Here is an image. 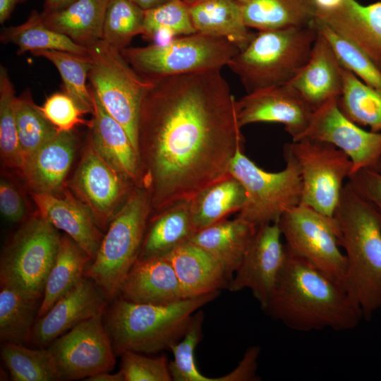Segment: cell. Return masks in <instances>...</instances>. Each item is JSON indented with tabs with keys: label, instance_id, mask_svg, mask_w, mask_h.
I'll return each mask as SVG.
<instances>
[{
	"label": "cell",
	"instance_id": "cell-1",
	"mask_svg": "<svg viewBox=\"0 0 381 381\" xmlns=\"http://www.w3.org/2000/svg\"><path fill=\"white\" fill-rule=\"evenodd\" d=\"M150 78L137 150L152 216L228 176L244 138L236 99L220 70Z\"/></svg>",
	"mask_w": 381,
	"mask_h": 381
},
{
	"label": "cell",
	"instance_id": "cell-2",
	"mask_svg": "<svg viewBox=\"0 0 381 381\" xmlns=\"http://www.w3.org/2000/svg\"><path fill=\"white\" fill-rule=\"evenodd\" d=\"M286 249L284 266L262 310L298 332L355 329L363 317L344 286Z\"/></svg>",
	"mask_w": 381,
	"mask_h": 381
},
{
	"label": "cell",
	"instance_id": "cell-3",
	"mask_svg": "<svg viewBox=\"0 0 381 381\" xmlns=\"http://www.w3.org/2000/svg\"><path fill=\"white\" fill-rule=\"evenodd\" d=\"M334 217L346 260L343 286L370 320L381 309V212L348 181Z\"/></svg>",
	"mask_w": 381,
	"mask_h": 381
},
{
	"label": "cell",
	"instance_id": "cell-4",
	"mask_svg": "<svg viewBox=\"0 0 381 381\" xmlns=\"http://www.w3.org/2000/svg\"><path fill=\"white\" fill-rule=\"evenodd\" d=\"M219 294L167 305L135 303L116 296L104 311V324L116 356L126 351L152 354L170 351L184 337L194 313Z\"/></svg>",
	"mask_w": 381,
	"mask_h": 381
},
{
	"label": "cell",
	"instance_id": "cell-5",
	"mask_svg": "<svg viewBox=\"0 0 381 381\" xmlns=\"http://www.w3.org/2000/svg\"><path fill=\"white\" fill-rule=\"evenodd\" d=\"M318 31L307 27L258 31L227 66L247 93L289 83L309 59Z\"/></svg>",
	"mask_w": 381,
	"mask_h": 381
},
{
	"label": "cell",
	"instance_id": "cell-6",
	"mask_svg": "<svg viewBox=\"0 0 381 381\" xmlns=\"http://www.w3.org/2000/svg\"><path fill=\"white\" fill-rule=\"evenodd\" d=\"M152 213L147 191L134 186L111 219L95 258L85 276L92 279L108 301L118 295L120 286L139 258Z\"/></svg>",
	"mask_w": 381,
	"mask_h": 381
},
{
	"label": "cell",
	"instance_id": "cell-7",
	"mask_svg": "<svg viewBox=\"0 0 381 381\" xmlns=\"http://www.w3.org/2000/svg\"><path fill=\"white\" fill-rule=\"evenodd\" d=\"M86 47L91 61L90 87L108 114L124 128L138 153L140 109L151 79L137 72L120 50L102 39Z\"/></svg>",
	"mask_w": 381,
	"mask_h": 381
},
{
	"label": "cell",
	"instance_id": "cell-8",
	"mask_svg": "<svg viewBox=\"0 0 381 381\" xmlns=\"http://www.w3.org/2000/svg\"><path fill=\"white\" fill-rule=\"evenodd\" d=\"M60 238L57 229L38 213L23 222L2 250L1 286L42 299Z\"/></svg>",
	"mask_w": 381,
	"mask_h": 381
},
{
	"label": "cell",
	"instance_id": "cell-9",
	"mask_svg": "<svg viewBox=\"0 0 381 381\" xmlns=\"http://www.w3.org/2000/svg\"><path fill=\"white\" fill-rule=\"evenodd\" d=\"M239 51L226 39L195 32L164 44L126 47L121 52L140 74L157 78L221 70Z\"/></svg>",
	"mask_w": 381,
	"mask_h": 381
},
{
	"label": "cell",
	"instance_id": "cell-10",
	"mask_svg": "<svg viewBox=\"0 0 381 381\" xmlns=\"http://www.w3.org/2000/svg\"><path fill=\"white\" fill-rule=\"evenodd\" d=\"M285 168L279 172H267L237 151L229 173L243 186L247 195L244 207L238 214L257 226L277 223L287 210L301 203L302 179L298 166L284 147Z\"/></svg>",
	"mask_w": 381,
	"mask_h": 381
},
{
	"label": "cell",
	"instance_id": "cell-11",
	"mask_svg": "<svg viewBox=\"0 0 381 381\" xmlns=\"http://www.w3.org/2000/svg\"><path fill=\"white\" fill-rule=\"evenodd\" d=\"M295 159L302 179L301 205L333 217L344 183L352 171L349 157L334 145L309 138L284 146Z\"/></svg>",
	"mask_w": 381,
	"mask_h": 381
},
{
	"label": "cell",
	"instance_id": "cell-12",
	"mask_svg": "<svg viewBox=\"0 0 381 381\" xmlns=\"http://www.w3.org/2000/svg\"><path fill=\"white\" fill-rule=\"evenodd\" d=\"M277 223L289 249L343 286L346 260L334 216L300 204L285 212Z\"/></svg>",
	"mask_w": 381,
	"mask_h": 381
},
{
	"label": "cell",
	"instance_id": "cell-13",
	"mask_svg": "<svg viewBox=\"0 0 381 381\" xmlns=\"http://www.w3.org/2000/svg\"><path fill=\"white\" fill-rule=\"evenodd\" d=\"M104 311L78 324L47 347L61 380H85L114 369L116 354L103 322Z\"/></svg>",
	"mask_w": 381,
	"mask_h": 381
},
{
	"label": "cell",
	"instance_id": "cell-14",
	"mask_svg": "<svg viewBox=\"0 0 381 381\" xmlns=\"http://www.w3.org/2000/svg\"><path fill=\"white\" fill-rule=\"evenodd\" d=\"M134 185L111 167L87 140L67 187L91 211L102 231L124 203Z\"/></svg>",
	"mask_w": 381,
	"mask_h": 381
},
{
	"label": "cell",
	"instance_id": "cell-15",
	"mask_svg": "<svg viewBox=\"0 0 381 381\" xmlns=\"http://www.w3.org/2000/svg\"><path fill=\"white\" fill-rule=\"evenodd\" d=\"M302 138L327 143L345 152L352 162L351 175L363 169H377L381 163V132L365 131L346 118L337 97L313 111L307 129L298 140Z\"/></svg>",
	"mask_w": 381,
	"mask_h": 381
},
{
	"label": "cell",
	"instance_id": "cell-16",
	"mask_svg": "<svg viewBox=\"0 0 381 381\" xmlns=\"http://www.w3.org/2000/svg\"><path fill=\"white\" fill-rule=\"evenodd\" d=\"M278 223L258 226L255 234L228 289H249L262 308L267 302L284 266L286 249Z\"/></svg>",
	"mask_w": 381,
	"mask_h": 381
},
{
	"label": "cell",
	"instance_id": "cell-17",
	"mask_svg": "<svg viewBox=\"0 0 381 381\" xmlns=\"http://www.w3.org/2000/svg\"><path fill=\"white\" fill-rule=\"evenodd\" d=\"M241 128L254 123H279L297 140L307 129L313 109L289 83L246 93L236 100Z\"/></svg>",
	"mask_w": 381,
	"mask_h": 381
},
{
	"label": "cell",
	"instance_id": "cell-18",
	"mask_svg": "<svg viewBox=\"0 0 381 381\" xmlns=\"http://www.w3.org/2000/svg\"><path fill=\"white\" fill-rule=\"evenodd\" d=\"M108 299L98 285L84 276L37 319L30 341L43 348L78 324L104 312Z\"/></svg>",
	"mask_w": 381,
	"mask_h": 381
},
{
	"label": "cell",
	"instance_id": "cell-19",
	"mask_svg": "<svg viewBox=\"0 0 381 381\" xmlns=\"http://www.w3.org/2000/svg\"><path fill=\"white\" fill-rule=\"evenodd\" d=\"M77 146L73 131H58L33 152L19 171L30 193H61L67 187Z\"/></svg>",
	"mask_w": 381,
	"mask_h": 381
},
{
	"label": "cell",
	"instance_id": "cell-20",
	"mask_svg": "<svg viewBox=\"0 0 381 381\" xmlns=\"http://www.w3.org/2000/svg\"><path fill=\"white\" fill-rule=\"evenodd\" d=\"M38 214L95 258L104 236L90 210L66 187L60 194L30 193Z\"/></svg>",
	"mask_w": 381,
	"mask_h": 381
},
{
	"label": "cell",
	"instance_id": "cell-21",
	"mask_svg": "<svg viewBox=\"0 0 381 381\" xmlns=\"http://www.w3.org/2000/svg\"><path fill=\"white\" fill-rule=\"evenodd\" d=\"M117 296L153 305L186 299L171 264L163 255L138 258L123 280Z\"/></svg>",
	"mask_w": 381,
	"mask_h": 381
},
{
	"label": "cell",
	"instance_id": "cell-22",
	"mask_svg": "<svg viewBox=\"0 0 381 381\" xmlns=\"http://www.w3.org/2000/svg\"><path fill=\"white\" fill-rule=\"evenodd\" d=\"M93 111L88 142L95 152L114 169L141 187L138 153L124 128L105 110L91 87Z\"/></svg>",
	"mask_w": 381,
	"mask_h": 381
},
{
	"label": "cell",
	"instance_id": "cell-23",
	"mask_svg": "<svg viewBox=\"0 0 381 381\" xmlns=\"http://www.w3.org/2000/svg\"><path fill=\"white\" fill-rule=\"evenodd\" d=\"M315 18L358 47L381 71V0L368 5L344 0L333 11L317 12Z\"/></svg>",
	"mask_w": 381,
	"mask_h": 381
},
{
	"label": "cell",
	"instance_id": "cell-24",
	"mask_svg": "<svg viewBox=\"0 0 381 381\" xmlns=\"http://www.w3.org/2000/svg\"><path fill=\"white\" fill-rule=\"evenodd\" d=\"M342 68L329 41L318 32L308 61L289 84L314 111L327 100L340 95Z\"/></svg>",
	"mask_w": 381,
	"mask_h": 381
},
{
	"label": "cell",
	"instance_id": "cell-25",
	"mask_svg": "<svg viewBox=\"0 0 381 381\" xmlns=\"http://www.w3.org/2000/svg\"><path fill=\"white\" fill-rule=\"evenodd\" d=\"M162 255L171 264L185 298L228 288L230 279L223 267L210 254L190 241Z\"/></svg>",
	"mask_w": 381,
	"mask_h": 381
},
{
	"label": "cell",
	"instance_id": "cell-26",
	"mask_svg": "<svg viewBox=\"0 0 381 381\" xmlns=\"http://www.w3.org/2000/svg\"><path fill=\"white\" fill-rule=\"evenodd\" d=\"M258 226L237 215L197 231L188 241L205 250L224 269L230 281L238 268Z\"/></svg>",
	"mask_w": 381,
	"mask_h": 381
},
{
	"label": "cell",
	"instance_id": "cell-27",
	"mask_svg": "<svg viewBox=\"0 0 381 381\" xmlns=\"http://www.w3.org/2000/svg\"><path fill=\"white\" fill-rule=\"evenodd\" d=\"M243 21L258 31L307 27L316 17L313 0H235Z\"/></svg>",
	"mask_w": 381,
	"mask_h": 381
},
{
	"label": "cell",
	"instance_id": "cell-28",
	"mask_svg": "<svg viewBox=\"0 0 381 381\" xmlns=\"http://www.w3.org/2000/svg\"><path fill=\"white\" fill-rule=\"evenodd\" d=\"M188 6L196 32L226 39L239 50L248 45L255 33L245 24L235 0H202Z\"/></svg>",
	"mask_w": 381,
	"mask_h": 381
},
{
	"label": "cell",
	"instance_id": "cell-29",
	"mask_svg": "<svg viewBox=\"0 0 381 381\" xmlns=\"http://www.w3.org/2000/svg\"><path fill=\"white\" fill-rule=\"evenodd\" d=\"M109 0H75L68 6L42 12L45 24L75 43L87 47L102 39Z\"/></svg>",
	"mask_w": 381,
	"mask_h": 381
},
{
	"label": "cell",
	"instance_id": "cell-30",
	"mask_svg": "<svg viewBox=\"0 0 381 381\" xmlns=\"http://www.w3.org/2000/svg\"><path fill=\"white\" fill-rule=\"evenodd\" d=\"M195 232L190 201L177 203L150 216L139 258L162 255L188 241Z\"/></svg>",
	"mask_w": 381,
	"mask_h": 381
},
{
	"label": "cell",
	"instance_id": "cell-31",
	"mask_svg": "<svg viewBox=\"0 0 381 381\" xmlns=\"http://www.w3.org/2000/svg\"><path fill=\"white\" fill-rule=\"evenodd\" d=\"M246 200L243 186L231 174L210 186L190 201L196 231L240 212Z\"/></svg>",
	"mask_w": 381,
	"mask_h": 381
},
{
	"label": "cell",
	"instance_id": "cell-32",
	"mask_svg": "<svg viewBox=\"0 0 381 381\" xmlns=\"http://www.w3.org/2000/svg\"><path fill=\"white\" fill-rule=\"evenodd\" d=\"M91 258L70 236H61L55 262L47 277L37 318L43 316L84 276Z\"/></svg>",
	"mask_w": 381,
	"mask_h": 381
},
{
	"label": "cell",
	"instance_id": "cell-33",
	"mask_svg": "<svg viewBox=\"0 0 381 381\" xmlns=\"http://www.w3.org/2000/svg\"><path fill=\"white\" fill-rule=\"evenodd\" d=\"M0 39L4 44L16 45L18 55L39 50H60L87 55V47L49 28L42 18V13L35 10L31 11L23 23L4 28Z\"/></svg>",
	"mask_w": 381,
	"mask_h": 381
},
{
	"label": "cell",
	"instance_id": "cell-34",
	"mask_svg": "<svg viewBox=\"0 0 381 381\" xmlns=\"http://www.w3.org/2000/svg\"><path fill=\"white\" fill-rule=\"evenodd\" d=\"M42 299L26 296L18 291L1 286L0 340L17 344L30 341Z\"/></svg>",
	"mask_w": 381,
	"mask_h": 381
},
{
	"label": "cell",
	"instance_id": "cell-35",
	"mask_svg": "<svg viewBox=\"0 0 381 381\" xmlns=\"http://www.w3.org/2000/svg\"><path fill=\"white\" fill-rule=\"evenodd\" d=\"M342 78V90L337 97L340 111L357 125L381 132V92L344 67Z\"/></svg>",
	"mask_w": 381,
	"mask_h": 381
},
{
	"label": "cell",
	"instance_id": "cell-36",
	"mask_svg": "<svg viewBox=\"0 0 381 381\" xmlns=\"http://www.w3.org/2000/svg\"><path fill=\"white\" fill-rule=\"evenodd\" d=\"M0 353L12 380H61L48 348L32 349L23 344L1 342Z\"/></svg>",
	"mask_w": 381,
	"mask_h": 381
},
{
	"label": "cell",
	"instance_id": "cell-37",
	"mask_svg": "<svg viewBox=\"0 0 381 381\" xmlns=\"http://www.w3.org/2000/svg\"><path fill=\"white\" fill-rule=\"evenodd\" d=\"M35 56L44 57L52 62L61 75L64 92L85 113L93 111V99L86 80L91 68L87 55H80L60 50H39L31 53Z\"/></svg>",
	"mask_w": 381,
	"mask_h": 381
},
{
	"label": "cell",
	"instance_id": "cell-38",
	"mask_svg": "<svg viewBox=\"0 0 381 381\" xmlns=\"http://www.w3.org/2000/svg\"><path fill=\"white\" fill-rule=\"evenodd\" d=\"M14 110L23 166L24 162L58 131L45 118L28 92L16 97Z\"/></svg>",
	"mask_w": 381,
	"mask_h": 381
},
{
	"label": "cell",
	"instance_id": "cell-39",
	"mask_svg": "<svg viewBox=\"0 0 381 381\" xmlns=\"http://www.w3.org/2000/svg\"><path fill=\"white\" fill-rule=\"evenodd\" d=\"M195 32L189 6L182 0H171L145 11L142 35L154 44H164L177 37Z\"/></svg>",
	"mask_w": 381,
	"mask_h": 381
},
{
	"label": "cell",
	"instance_id": "cell-40",
	"mask_svg": "<svg viewBox=\"0 0 381 381\" xmlns=\"http://www.w3.org/2000/svg\"><path fill=\"white\" fill-rule=\"evenodd\" d=\"M144 17L145 11L131 0H109L102 40L121 51L135 36L143 34Z\"/></svg>",
	"mask_w": 381,
	"mask_h": 381
},
{
	"label": "cell",
	"instance_id": "cell-41",
	"mask_svg": "<svg viewBox=\"0 0 381 381\" xmlns=\"http://www.w3.org/2000/svg\"><path fill=\"white\" fill-rule=\"evenodd\" d=\"M15 90L7 69L0 66V152L4 164L20 171L22 159L14 110Z\"/></svg>",
	"mask_w": 381,
	"mask_h": 381
},
{
	"label": "cell",
	"instance_id": "cell-42",
	"mask_svg": "<svg viewBox=\"0 0 381 381\" xmlns=\"http://www.w3.org/2000/svg\"><path fill=\"white\" fill-rule=\"evenodd\" d=\"M317 31L330 43L340 64L363 83L381 92V71L358 47L315 18Z\"/></svg>",
	"mask_w": 381,
	"mask_h": 381
},
{
	"label": "cell",
	"instance_id": "cell-43",
	"mask_svg": "<svg viewBox=\"0 0 381 381\" xmlns=\"http://www.w3.org/2000/svg\"><path fill=\"white\" fill-rule=\"evenodd\" d=\"M204 318L201 310L196 311L184 337L170 349L174 360L169 362V368L174 381H218L217 377L203 375L195 361V348L202 338Z\"/></svg>",
	"mask_w": 381,
	"mask_h": 381
},
{
	"label": "cell",
	"instance_id": "cell-44",
	"mask_svg": "<svg viewBox=\"0 0 381 381\" xmlns=\"http://www.w3.org/2000/svg\"><path fill=\"white\" fill-rule=\"evenodd\" d=\"M144 353L126 351L121 355L120 371L124 381H171L165 355L150 357Z\"/></svg>",
	"mask_w": 381,
	"mask_h": 381
},
{
	"label": "cell",
	"instance_id": "cell-45",
	"mask_svg": "<svg viewBox=\"0 0 381 381\" xmlns=\"http://www.w3.org/2000/svg\"><path fill=\"white\" fill-rule=\"evenodd\" d=\"M40 109L59 132L73 131L78 125L89 126L90 123V120L86 121L83 118L85 113L65 92L49 96Z\"/></svg>",
	"mask_w": 381,
	"mask_h": 381
},
{
	"label": "cell",
	"instance_id": "cell-46",
	"mask_svg": "<svg viewBox=\"0 0 381 381\" xmlns=\"http://www.w3.org/2000/svg\"><path fill=\"white\" fill-rule=\"evenodd\" d=\"M0 211L11 222H24L27 218V207L20 189L11 181L1 179L0 182Z\"/></svg>",
	"mask_w": 381,
	"mask_h": 381
},
{
	"label": "cell",
	"instance_id": "cell-47",
	"mask_svg": "<svg viewBox=\"0 0 381 381\" xmlns=\"http://www.w3.org/2000/svg\"><path fill=\"white\" fill-rule=\"evenodd\" d=\"M349 182L381 212V163L378 169H363L351 174Z\"/></svg>",
	"mask_w": 381,
	"mask_h": 381
},
{
	"label": "cell",
	"instance_id": "cell-48",
	"mask_svg": "<svg viewBox=\"0 0 381 381\" xmlns=\"http://www.w3.org/2000/svg\"><path fill=\"white\" fill-rule=\"evenodd\" d=\"M260 349L258 346H250L240 361L238 365L229 373L231 381H252L258 380L256 370L258 358Z\"/></svg>",
	"mask_w": 381,
	"mask_h": 381
},
{
	"label": "cell",
	"instance_id": "cell-49",
	"mask_svg": "<svg viewBox=\"0 0 381 381\" xmlns=\"http://www.w3.org/2000/svg\"><path fill=\"white\" fill-rule=\"evenodd\" d=\"M26 0H0V23H4L11 16L16 6Z\"/></svg>",
	"mask_w": 381,
	"mask_h": 381
},
{
	"label": "cell",
	"instance_id": "cell-50",
	"mask_svg": "<svg viewBox=\"0 0 381 381\" xmlns=\"http://www.w3.org/2000/svg\"><path fill=\"white\" fill-rule=\"evenodd\" d=\"M344 0H313L317 12H327L339 7Z\"/></svg>",
	"mask_w": 381,
	"mask_h": 381
},
{
	"label": "cell",
	"instance_id": "cell-51",
	"mask_svg": "<svg viewBox=\"0 0 381 381\" xmlns=\"http://www.w3.org/2000/svg\"><path fill=\"white\" fill-rule=\"evenodd\" d=\"M85 380L87 381H124L122 373L119 370L116 373H111L110 371H106L93 375Z\"/></svg>",
	"mask_w": 381,
	"mask_h": 381
},
{
	"label": "cell",
	"instance_id": "cell-52",
	"mask_svg": "<svg viewBox=\"0 0 381 381\" xmlns=\"http://www.w3.org/2000/svg\"><path fill=\"white\" fill-rule=\"evenodd\" d=\"M75 0H44V12H51L64 8Z\"/></svg>",
	"mask_w": 381,
	"mask_h": 381
},
{
	"label": "cell",
	"instance_id": "cell-53",
	"mask_svg": "<svg viewBox=\"0 0 381 381\" xmlns=\"http://www.w3.org/2000/svg\"><path fill=\"white\" fill-rule=\"evenodd\" d=\"M144 11L155 8L171 0H131Z\"/></svg>",
	"mask_w": 381,
	"mask_h": 381
},
{
	"label": "cell",
	"instance_id": "cell-54",
	"mask_svg": "<svg viewBox=\"0 0 381 381\" xmlns=\"http://www.w3.org/2000/svg\"><path fill=\"white\" fill-rule=\"evenodd\" d=\"M182 1H184L187 5L190 6L191 4H193L202 0H182Z\"/></svg>",
	"mask_w": 381,
	"mask_h": 381
}]
</instances>
